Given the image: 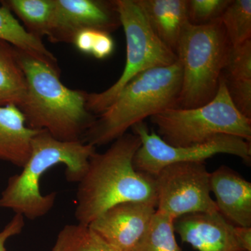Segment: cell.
I'll list each match as a JSON object with an SVG mask.
<instances>
[{
  "label": "cell",
  "mask_w": 251,
  "mask_h": 251,
  "mask_svg": "<svg viewBox=\"0 0 251 251\" xmlns=\"http://www.w3.org/2000/svg\"><path fill=\"white\" fill-rule=\"evenodd\" d=\"M141 145L139 137L126 133L103 153H95L79 181L75 218L88 226L104 211L126 202H141L156 207L153 176L135 169L133 159Z\"/></svg>",
  "instance_id": "cell-1"
},
{
  "label": "cell",
  "mask_w": 251,
  "mask_h": 251,
  "mask_svg": "<svg viewBox=\"0 0 251 251\" xmlns=\"http://www.w3.org/2000/svg\"><path fill=\"white\" fill-rule=\"evenodd\" d=\"M17 50L27 85L19 109L27 126L60 141L83 142L97 117L87 109V92L69 88L61 82L60 72Z\"/></svg>",
  "instance_id": "cell-2"
},
{
  "label": "cell",
  "mask_w": 251,
  "mask_h": 251,
  "mask_svg": "<svg viewBox=\"0 0 251 251\" xmlns=\"http://www.w3.org/2000/svg\"><path fill=\"white\" fill-rule=\"evenodd\" d=\"M96 149L84 142L60 141L46 130H39L31 140L30 154L22 172L8 180L0 196V207L31 221L46 215L54 206L57 193L42 195L43 175L50 168L64 164L67 181L78 183Z\"/></svg>",
  "instance_id": "cell-3"
},
{
  "label": "cell",
  "mask_w": 251,
  "mask_h": 251,
  "mask_svg": "<svg viewBox=\"0 0 251 251\" xmlns=\"http://www.w3.org/2000/svg\"><path fill=\"white\" fill-rule=\"evenodd\" d=\"M181 75L178 59L171 66L140 74L97 116L86 132L84 143L96 148L112 143L148 117L167 109L177 108Z\"/></svg>",
  "instance_id": "cell-4"
},
{
  "label": "cell",
  "mask_w": 251,
  "mask_h": 251,
  "mask_svg": "<svg viewBox=\"0 0 251 251\" xmlns=\"http://www.w3.org/2000/svg\"><path fill=\"white\" fill-rule=\"evenodd\" d=\"M230 48L219 20L186 28L176 53L182 73L177 108H197L214 99Z\"/></svg>",
  "instance_id": "cell-5"
},
{
  "label": "cell",
  "mask_w": 251,
  "mask_h": 251,
  "mask_svg": "<svg viewBox=\"0 0 251 251\" xmlns=\"http://www.w3.org/2000/svg\"><path fill=\"white\" fill-rule=\"evenodd\" d=\"M157 135L173 147L204 143L220 135H234L251 142V119L234 105L222 77L215 97L197 108H174L150 117Z\"/></svg>",
  "instance_id": "cell-6"
},
{
  "label": "cell",
  "mask_w": 251,
  "mask_h": 251,
  "mask_svg": "<svg viewBox=\"0 0 251 251\" xmlns=\"http://www.w3.org/2000/svg\"><path fill=\"white\" fill-rule=\"evenodd\" d=\"M125 31L126 59L120 78L107 90L87 93V107L96 116L108 108L122 90L142 73L168 67L177 61L176 54L156 35L137 0H114Z\"/></svg>",
  "instance_id": "cell-7"
},
{
  "label": "cell",
  "mask_w": 251,
  "mask_h": 251,
  "mask_svg": "<svg viewBox=\"0 0 251 251\" xmlns=\"http://www.w3.org/2000/svg\"><path fill=\"white\" fill-rule=\"evenodd\" d=\"M131 128L141 142L133 159L135 169L153 177L173 163L205 162L221 153L239 157L247 164L251 163V143L234 135H220L198 145L173 147L165 143L156 131L150 130L144 122Z\"/></svg>",
  "instance_id": "cell-8"
},
{
  "label": "cell",
  "mask_w": 251,
  "mask_h": 251,
  "mask_svg": "<svg viewBox=\"0 0 251 251\" xmlns=\"http://www.w3.org/2000/svg\"><path fill=\"white\" fill-rule=\"evenodd\" d=\"M205 162L173 163L154 176L156 211L175 220L186 214L219 212L211 196Z\"/></svg>",
  "instance_id": "cell-9"
},
{
  "label": "cell",
  "mask_w": 251,
  "mask_h": 251,
  "mask_svg": "<svg viewBox=\"0 0 251 251\" xmlns=\"http://www.w3.org/2000/svg\"><path fill=\"white\" fill-rule=\"evenodd\" d=\"M47 37L52 43L73 44L77 33L92 29L110 33L121 27L115 1L54 0Z\"/></svg>",
  "instance_id": "cell-10"
},
{
  "label": "cell",
  "mask_w": 251,
  "mask_h": 251,
  "mask_svg": "<svg viewBox=\"0 0 251 251\" xmlns=\"http://www.w3.org/2000/svg\"><path fill=\"white\" fill-rule=\"evenodd\" d=\"M156 210V206L149 203H120L104 211L88 227L118 250L131 251Z\"/></svg>",
  "instance_id": "cell-11"
},
{
  "label": "cell",
  "mask_w": 251,
  "mask_h": 251,
  "mask_svg": "<svg viewBox=\"0 0 251 251\" xmlns=\"http://www.w3.org/2000/svg\"><path fill=\"white\" fill-rule=\"evenodd\" d=\"M234 228L219 212L186 214L175 221L181 241L198 251H244Z\"/></svg>",
  "instance_id": "cell-12"
},
{
  "label": "cell",
  "mask_w": 251,
  "mask_h": 251,
  "mask_svg": "<svg viewBox=\"0 0 251 251\" xmlns=\"http://www.w3.org/2000/svg\"><path fill=\"white\" fill-rule=\"evenodd\" d=\"M218 211L234 226L251 227V183L227 166L210 173Z\"/></svg>",
  "instance_id": "cell-13"
},
{
  "label": "cell",
  "mask_w": 251,
  "mask_h": 251,
  "mask_svg": "<svg viewBox=\"0 0 251 251\" xmlns=\"http://www.w3.org/2000/svg\"><path fill=\"white\" fill-rule=\"evenodd\" d=\"M153 32L176 53L181 36L189 25L188 0H137Z\"/></svg>",
  "instance_id": "cell-14"
},
{
  "label": "cell",
  "mask_w": 251,
  "mask_h": 251,
  "mask_svg": "<svg viewBox=\"0 0 251 251\" xmlns=\"http://www.w3.org/2000/svg\"><path fill=\"white\" fill-rule=\"evenodd\" d=\"M38 131L27 126L23 112L16 105L0 106V160L23 168Z\"/></svg>",
  "instance_id": "cell-15"
},
{
  "label": "cell",
  "mask_w": 251,
  "mask_h": 251,
  "mask_svg": "<svg viewBox=\"0 0 251 251\" xmlns=\"http://www.w3.org/2000/svg\"><path fill=\"white\" fill-rule=\"evenodd\" d=\"M221 77L236 108L251 119V40L231 46Z\"/></svg>",
  "instance_id": "cell-16"
},
{
  "label": "cell",
  "mask_w": 251,
  "mask_h": 251,
  "mask_svg": "<svg viewBox=\"0 0 251 251\" xmlns=\"http://www.w3.org/2000/svg\"><path fill=\"white\" fill-rule=\"evenodd\" d=\"M27 85L14 46L0 39V106L19 108L27 94Z\"/></svg>",
  "instance_id": "cell-17"
},
{
  "label": "cell",
  "mask_w": 251,
  "mask_h": 251,
  "mask_svg": "<svg viewBox=\"0 0 251 251\" xmlns=\"http://www.w3.org/2000/svg\"><path fill=\"white\" fill-rule=\"evenodd\" d=\"M0 39L60 72L57 59L42 40L27 32L11 11L3 5L0 6Z\"/></svg>",
  "instance_id": "cell-18"
},
{
  "label": "cell",
  "mask_w": 251,
  "mask_h": 251,
  "mask_svg": "<svg viewBox=\"0 0 251 251\" xmlns=\"http://www.w3.org/2000/svg\"><path fill=\"white\" fill-rule=\"evenodd\" d=\"M6 6L22 22L27 32L42 40L47 36L52 21L54 0H4Z\"/></svg>",
  "instance_id": "cell-19"
},
{
  "label": "cell",
  "mask_w": 251,
  "mask_h": 251,
  "mask_svg": "<svg viewBox=\"0 0 251 251\" xmlns=\"http://www.w3.org/2000/svg\"><path fill=\"white\" fill-rule=\"evenodd\" d=\"M175 221L174 218L156 210L131 251H183L175 238Z\"/></svg>",
  "instance_id": "cell-20"
},
{
  "label": "cell",
  "mask_w": 251,
  "mask_h": 251,
  "mask_svg": "<svg viewBox=\"0 0 251 251\" xmlns=\"http://www.w3.org/2000/svg\"><path fill=\"white\" fill-rule=\"evenodd\" d=\"M52 251H121L101 239L88 226L70 224L59 232Z\"/></svg>",
  "instance_id": "cell-21"
},
{
  "label": "cell",
  "mask_w": 251,
  "mask_h": 251,
  "mask_svg": "<svg viewBox=\"0 0 251 251\" xmlns=\"http://www.w3.org/2000/svg\"><path fill=\"white\" fill-rule=\"evenodd\" d=\"M219 20L232 47L251 40V0H232Z\"/></svg>",
  "instance_id": "cell-22"
},
{
  "label": "cell",
  "mask_w": 251,
  "mask_h": 251,
  "mask_svg": "<svg viewBox=\"0 0 251 251\" xmlns=\"http://www.w3.org/2000/svg\"><path fill=\"white\" fill-rule=\"evenodd\" d=\"M231 0H188V18L194 25L217 21Z\"/></svg>",
  "instance_id": "cell-23"
},
{
  "label": "cell",
  "mask_w": 251,
  "mask_h": 251,
  "mask_svg": "<svg viewBox=\"0 0 251 251\" xmlns=\"http://www.w3.org/2000/svg\"><path fill=\"white\" fill-rule=\"evenodd\" d=\"M115 49V41L110 34L104 31H96L91 55L98 59L108 58Z\"/></svg>",
  "instance_id": "cell-24"
},
{
  "label": "cell",
  "mask_w": 251,
  "mask_h": 251,
  "mask_svg": "<svg viewBox=\"0 0 251 251\" xmlns=\"http://www.w3.org/2000/svg\"><path fill=\"white\" fill-rule=\"evenodd\" d=\"M24 219L21 214H15L9 224L0 232V251H6L5 244L9 238L22 232L25 226Z\"/></svg>",
  "instance_id": "cell-25"
},
{
  "label": "cell",
  "mask_w": 251,
  "mask_h": 251,
  "mask_svg": "<svg viewBox=\"0 0 251 251\" xmlns=\"http://www.w3.org/2000/svg\"><path fill=\"white\" fill-rule=\"evenodd\" d=\"M96 31L97 30L92 29H85L80 31L75 35L73 44L82 53L91 54Z\"/></svg>",
  "instance_id": "cell-26"
},
{
  "label": "cell",
  "mask_w": 251,
  "mask_h": 251,
  "mask_svg": "<svg viewBox=\"0 0 251 251\" xmlns=\"http://www.w3.org/2000/svg\"><path fill=\"white\" fill-rule=\"evenodd\" d=\"M234 234L244 251H251V227L234 226Z\"/></svg>",
  "instance_id": "cell-27"
}]
</instances>
